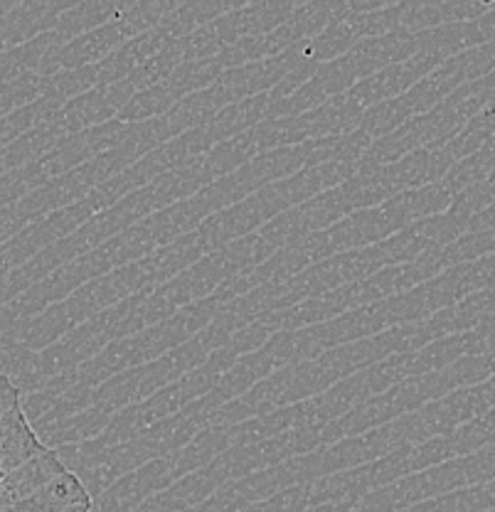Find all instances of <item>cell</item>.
<instances>
[{"instance_id": "1", "label": "cell", "mask_w": 495, "mask_h": 512, "mask_svg": "<svg viewBox=\"0 0 495 512\" xmlns=\"http://www.w3.org/2000/svg\"><path fill=\"white\" fill-rule=\"evenodd\" d=\"M87 485L37 436L20 389L0 375V512H92Z\"/></svg>"}]
</instances>
